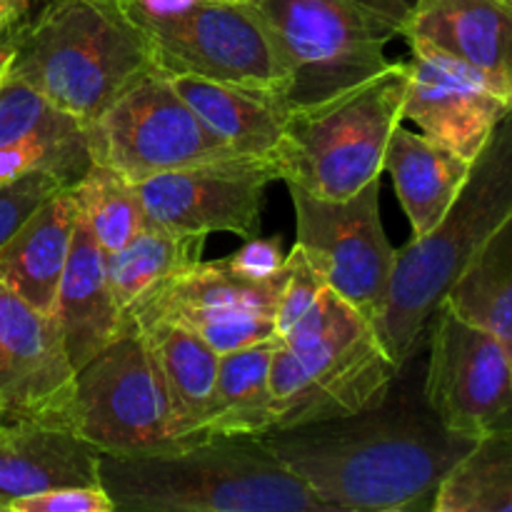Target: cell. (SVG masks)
Here are the masks:
<instances>
[{
  "label": "cell",
  "instance_id": "cell-35",
  "mask_svg": "<svg viewBox=\"0 0 512 512\" xmlns=\"http://www.w3.org/2000/svg\"><path fill=\"white\" fill-rule=\"evenodd\" d=\"M115 3L135 25H145L180 18L203 0H115Z\"/></svg>",
  "mask_w": 512,
  "mask_h": 512
},
{
  "label": "cell",
  "instance_id": "cell-25",
  "mask_svg": "<svg viewBox=\"0 0 512 512\" xmlns=\"http://www.w3.org/2000/svg\"><path fill=\"white\" fill-rule=\"evenodd\" d=\"M443 303L495 335L512 360V213L470 260Z\"/></svg>",
  "mask_w": 512,
  "mask_h": 512
},
{
  "label": "cell",
  "instance_id": "cell-36",
  "mask_svg": "<svg viewBox=\"0 0 512 512\" xmlns=\"http://www.w3.org/2000/svg\"><path fill=\"white\" fill-rule=\"evenodd\" d=\"M360 3L368 5L370 10H375V13L385 15V18L395 20V23L403 28V25L408 23L410 15H413L418 0H360Z\"/></svg>",
  "mask_w": 512,
  "mask_h": 512
},
{
  "label": "cell",
  "instance_id": "cell-26",
  "mask_svg": "<svg viewBox=\"0 0 512 512\" xmlns=\"http://www.w3.org/2000/svg\"><path fill=\"white\" fill-rule=\"evenodd\" d=\"M203 248L205 235L175 233L148 220L128 245L105 255V275L118 308L125 313L145 290L200 263Z\"/></svg>",
  "mask_w": 512,
  "mask_h": 512
},
{
  "label": "cell",
  "instance_id": "cell-22",
  "mask_svg": "<svg viewBox=\"0 0 512 512\" xmlns=\"http://www.w3.org/2000/svg\"><path fill=\"white\" fill-rule=\"evenodd\" d=\"M138 330L143 333L163 380L170 438L178 448L198 443V433L213 400L220 355L183 325L150 323Z\"/></svg>",
  "mask_w": 512,
  "mask_h": 512
},
{
  "label": "cell",
  "instance_id": "cell-19",
  "mask_svg": "<svg viewBox=\"0 0 512 512\" xmlns=\"http://www.w3.org/2000/svg\"><path fill=\"white\" fill-rule=\"evenodd\" d=\"M53 318L75 370L83 368L123 330V310L115 303L105 275V253L80 218L75 223Z\"/></svg>",
  "mask_w": 512,
  "mask_h": 512
},
{
  "label": "cell",
  "instance_id": "cell-15",
  "mask_svg": "<svg viewBox=\"0 0 512 512\" xmlns=\"http://www.w3.org/2000/svg\"><path fill=\"white\" fill-rule=\"evenodd\" d=\"M75 368L53 315L0 283V423H48L73 430Z\"/></svg>",
  "mask_w": 512,
  "mask_h": 512
},
{
  "label": "cell",
  "instance_id": "cell-27",
  "mask_svg": "<svg viewBox=\"0 0 512 512\" xmlns=\"http://www.w3.org/2000/svg\"><path fill=\"white\" fill-rule=\"evenodd\" d=\"M433 512H512V435H485L445 475Z\"/></svg>",
  "mask_w": 512,
  "mask_h": 512
},
{
  "label": "cell",
  "instance_id": "cell-34",
  "mask_svg": "<svg viewBox=\"0 0 512 512\" xmlns=\"http://www.w3.org/2000/svg\"><path fill=\"white\" fill-rule=\"evenodd\" d=\"M230 263V268L235 273H240L248 280H265L278 278L280 270L285 265V253H283V240L280 238H248V243L240 250H235L233 255L225 258Z\"/></svg>",
  "mask_w": 512,
  "mask_h": 512
},
{
  "label": "cell",
  "instance_id": "cell-11",
  "mask_svg": "<svg viewBox=\"0 0 512 512\" xmlns=\"http://www.w3.org/2000/svg\"><path fill=\"white\" fill-rule=\"evenodd\" d=\"M278 278L248 280L228 260L195 263L145 290L123 313V328L175 323L193 330L218 355L278 338Z\"/></svg>",
  "mask_w": 512,
  "mask_h": 512
},
{
  "label": "cell",
  "instance_id": "cell-5",
  "mask_svg": "<svg viewBox=\"0 0 512 512\" xmlns=\"http://www.w3.org/2000/svg\"><path fill=\"white\" fill-rule=\"evenodd\" d=\"M398 368L373 323L328 288L278 338L270 365L273 430L358 413L383 398Z\"/></svg>",
  "mask_w": 512,
  "mask_h": 512
},
{
  "label": "cell",
  "instance_id": "cell-23",
  "mask_svg": "<svg viewBox=\"0 0 512 512\" xmlns=\"http://www.w3.org/2000/svg\"><path fill=\"white\" fill-rule=\"evenodd\" d=\"M165 78L190 110L208 125L210 133L228 143L240 158L265 160L283 138L288 110L273 95L195 75Z\"/></svg>",
  "mask_w": 512,
  "mask_h": 512
},
{
  "label": "cell",
  "instance_id": "cell-39",
  "mask_svg": "<svg viewBox=\"0 0 512 512\" xmlns=\"http://www.w3.org/2000/svg\"><path fill=\"white\" fill-rule=\"evenodd\" d=\"M505 3H508V5H512V0H505Z\"/></svg>",
  "mask_w": 512,
  "mask_h": 512
},
{
  "label": "cell",
  "instance_id": "cell-18",
  "mask_svg": "<svg viewBox=\"0 0 512 512\" xmlns=\"http://www.w3.org/2000/svg\"><path fill=\"white\" fill-rule=\"evenodd\" d=\"M100 453L73 430L48 423H0V510L70 485H100Z\"/></svg>",
  "mask_w": 512,
  "mask_h": 512
},
{
  "label": "cell",
  "instance_id": "cell-31",
  "mask_svg": "<svg viewBox=\"0 0 512 512\" xmlns=\"http://www.w3.org/2000/svg\"><path fill=\"white\" fill-rule=\"evenodd\" d=\"M325 290L328 283L323 275L310 265L303 250L293 245V250L285 255L283 288L278 298V338L320 303Z\"/></svg>",
  "mask_w": 512,
  "mask_h": 512
},
{
  "label": "cell",
  "instance_id": "cell-4",
  "mask_svg": "<svg viewBox=\"0 0 512 512\" xmlns=\"http://www.w3.org/2000/svg\"><path fill=\"white\" fill-rule=\"evenodd\" d=\"M13 43L10 73L83 125L155 70L148 38L115 0H53Z\"/></svg>",
  "mask_w": 512,
  "mask_h": 512
},
{
  "label": "cell",
  "instance_id": "cell-29",
  "mask_svg": "<svg viewBox=\"0 0 512 512\" xmlns=\"http://www.w3.org/2000/svg\"><path fill=\"white\" fill-rule=\"evenodd\" d=\"M90 165L93 158L85 128L73 133H33L0 145V185L40 170L55 175L68 190L83 178Z\"/></svg>",
  "mask_w": 512,
  "mask_h": 512
},
{
  "label": "cell",
  "instance_id": "cell-16",
  "mask_svg": "<svg viewBox=\"0 0 512 512\" xmlns=\"http://www.w3.org/2000/svg\"><path fill=\"white\" fill-rule=\"evenodd\" d=\"M403 120L473 163L512 103L475 70L438 50L410 45Z\"/></svg>",
  "mask_w": 512,
  "mask_h": 512
},
{
  "label": "cell",
  "instance_id": "cell-17",
  "mask_svg": "<svg viewBox=\"0 0 512 512\" xmlns=\"http://www.w3.org/2000/svg\"><path fill=\"white\" fill-rule=\"evenodd\" d=\"M403 38L468 65L512 103V5L505 0H418Z\"/></svg>",
  "mask_w": 512,
  "mask_h": 512
},
{
  "label": "cell",
  "instance_id": "cell-8",
  "mask_svg": "<svg viewBox=\"0 0 512 512\" xmlns=\"http://www.w3.org/2000/svg\"><path fill=\"white\" fill-rule=\"evenodd\" d=\"M73 433L115 458L178 450L170 438L163 380L138 328L125 325L75 370Z\"/></svg>",
  "mask_w": 512,
  "mask_h": 512
},
{
  "label": "cell",
  "instance_id": "cell-3",
  "mask_svg": "<svg viewBox=\"0 0 512 512\" xmlns=\"http://www.w3.org/2000/svg\"><path fill=\"white\" fill-rule=\"evenodd\" d=\"M512 213V108L470 165V175L438 225L395 258L388 300L375 323L398 365L428 343L435 313L470 260Z\"/></svg>",
  "mask_w": 512,
  "mask_h": 512
},
{
  "label": "cell",
  "instance_id": "cell-37",
  "mask_svg": "<svg viewBox=\"0 0 512 512\" xmlns=\"http://www.w3.org/2000/svg\"><path fill=\"white\" fill-rule=\"evenodd\" d=\"M25 8H28V0H0V40L5 38L15 18L25 13Z\"/></svg>",
  "mask_w": 512,
  "mask_h": 512
},
{
  "label": "cell",
  "instance_id": "cell-12",
  "mask_svg": "<svg viewBox=\"0 0 512 512\" xmlns=\"http://www.w3.org/2000/svg\"><path fill=\"white\" fill-rule=\"evenodd\" d=\"M290 198L298 220L295 245L328 288L375 328L398 258L380 220V178L343 200L318 198L300 188H290Z\"/></svg>",
  "mask_w": 512,
  "mask_h": 512
},
{
  "label": "cell",
  "instance_id": "cell-6",
  "mask_svg": "<svg viewBox=\"0 0 512 512\" xmlns=\"http://www.w3.org/2000/svg\"><path fill=\"white\" fill-rule=\"evenodd\" d=\"M405 63L320 103L285 115L283 138L268 155L275 178L288 188L343 200L385 173L390 135L403 120Z\"/></svg>",
  "mask_w": 512,
  "mask_h": 512
},
{
  "label": "cell",
  "instance_id": "cell-9",
  "mask_svg": "<svg viewBox=\"0 0 512 512\" xmlns=\"http://www.w3.org/2000/svg\"><path fill=\"white\" fill-rule=\"evenodd\" d=\"M93 163L140 183L168 170L240 158L210 133L160 70L130 85L93 123L85 125Z\"/></svg>",
  "mask_w": 512,
  "mask_h": 512
},
{
  "label": "cell",
  "instance_id": "cell-20",
  "mask_svg": "<svg viewBox=\"0 0 512 512\" xmlns=\"http://www.w3.org/2000/svg\"><path fill=\"white\" fill-rule=\"evenodd\" d=\"M78 210L68 190L50 195L0 248V283L43 315H53Z\"/></svg>",
  "mask_w": 512,
  "mask_h": 512
},
{
  "label": "cell",
  "instance_id": "cell-2",
  "mask_svg": "<svg viewBox=\"0 0 512 512\" xmlns=\"http://www.w3.org/2000/svg\"><path fill=\"white\" fill-rule=\"evenodd\" d=\"M98 478L123 512H330L248 435L158 455H100Z\"/></svg>",
  "mask_w": 512,
  "mask_h": 512
},
{
  "label": "cell",
  "instance_id": "cell-32",
  "mask_svg": "<svg viewBox=\"0 0 512 512\" xmlns=\"http://www.w3.org/2000/svg\"><path fill=\"white\" fill-rule=\"evenodd\" d=\"M65 190L55 175L35 173L23 175L18 180L0 185V248L15 235V230L50 198V195Z\"/></svg>",
  "mask_w": 512,
  "mask_h": 512
},
{
  "label": "cell",
  "instance_id": "cell-1",
  "mask_svg": "<svg viewBox=\"0 0 512 512\" xmlns=\"http://www.w3.org/2000/svg\"><path fill=\"white\" fill-rule=\"evenodd\" d=\"M423 350L400 365L383 398L368 408L260 435L330 512H433L445 475L475 445L430 408Z\"/></svg>",
  "mask_w": 512,
  "mask_h": 512
},
{
  "label": "cell",
  "instance_id": "cell-28",
  "mask_svg": "<svg viewBox=\"0 0 512 512\" xmlns=\"http://www.w3.org/2000/svg\"><path fill=\"white\" fill-rule=\"evenodd\" d=\"M68 193L78 218L88 225L105 255L128 245L148 223L138 185L108 165H90Z\"/></svg>",
  "mask_w": 512,
  "mask_h": 512
},
{
  "label": "cell",
  "instance_id": "cell-33",
  "mask_svg": "<svg viewBox=\"0 0 512 512\" xmlns=\"http://www.w3.org/2000/svg\"><path fill=\"white\" fill-rule=\"evenodd\" d=\"M10 512H115L103 485H70L15 500Z\"/></svg>",
  "mask_w": 512,
  "mask_h": 512
},
{
  "label": "cell",
  "instance_id": "cell-10",
  "mask_svg": "<svg viewBox=\"0 0 512 512\" xmlns=\"http://www.w3.org/2000/svg\"><path fill=\"white\" fill-rule=\"evenodd\" d=\"M138 28L153 50L155 70L163 75H195L238 85L283 103L288 75L255 3L203 0L180 18Z\"/></svg>",
  "mask_w": 512,
  "mask_h": 512
},
{
  "label": "cell",
  "instance_id": "cell-24",
  "mask_svg": "<svg viewBox=\"0 0 512 512\" xmlns=\"http://www.w3.org/2000/svg\"><path fill=\"white\" fill-rule=\"evenodd\" d=\"M278 338L230 350L218 360L213 400L198 443L215 438H260L275 428L270 398V365Z\"/></svg>",
  "mask_w": 512,
  "mask_h": 512
},
{
  "label": "cell",
  "instance_id": "cell-14",
  "mask_svg": "<svg viewBox=\"0 0 512 512\" xmlns=\"http://www.w3.org/2000/svg\"><path fill=\"white\" fill-rule=\"evenodd\" d=\"M275 178L268 160L233 158L168 170L140 180L145 218L175 233H235L253 238L260 228L265 188Z\"/></svg>",
  "mask_w": 512,
  "mask_h": 512
},
{
  "label": "cell",
  "instance_id": "cell-13",
  "mask_svg": "<svg viewBox=\"0 0 512 512\" xmlns=\"http://www.w3.org/2000/svg\"><path fill=\"white\" fill-rule=\"evenodd\" d=\"M423 390L453 433L512 435V360L495 335L440 305L425 343Z\"/></svg>",
  "mask_w": 512,
  "mask_h": 512
},
{
  "label": "cell",
  "instance_id": "cell-30",
  "mask_svg": "<svg viewBox=\"0 0 512 512\" xmlns=\"http://www.w3.org/2000/svg\"><path fill=\"white\" fill-rule=\"evenodd\" d=\"M85 128L78 118L55 108L23 78L8 73L0 80V145L33 133H73Z\"/></svg>",
  "mask_w": 512,
  "mask_h": 512
},
{
  "label": "cell",
  "instance_id": "cell-38",
  "mask_svg": "<svg viewBox=\"0 0 512 512\" xmlns=\"http://www.w3.org/2000/svg\"><path fill=\"white\" fill-rule=\"evenodd\" d=\"M233 3H253V0H233Z\"/></svg>",
  "mask_w": 512,
  "mask_h": 512
},
{
  "label": "cell",
  "instance_id": "cell-7",
  "mask_svg": "<svg viewBox=\"0 0 512 512\" xmlns=\"http://www.w3.org/2000/svg\"><path fill=\"white\" fill-rule=\"evenodd\" d=\"M273 35L288 90L285 110L320 103L375 78L390 65L385 45L395 20L360 0H253Z\"/></svg>",
  "mask_w": 512,
  "mask_h": 512
},
{
  "label": "cell",
  "instance_id": "cell-21",
  "mask_svg": "<svg viewBox=\"0 0 512 512\" xmlns=\"http://www.w3.org/2000/svg\"><path fill=\"white\" fill-rule=\"evenodd\" d=\"M470 160L423 133L403 125L390 135L385 173H390L400 205L413 228V238L428 235L443 220L470 175Z\"/></svg>",
  "mask_w": 512,
  "mask_h": 512
}]
</instances>
